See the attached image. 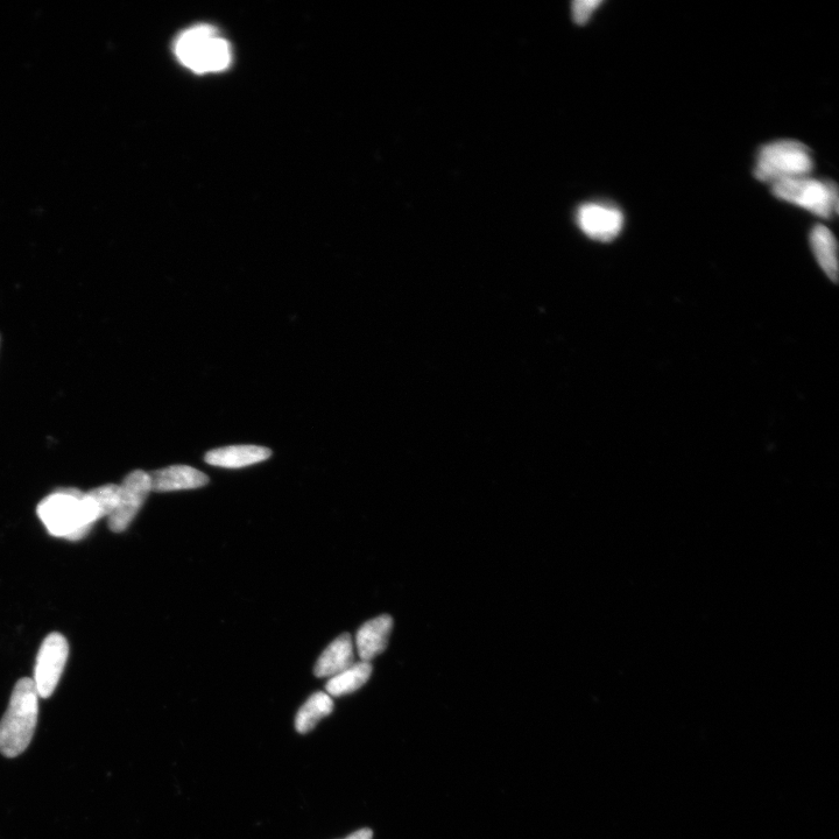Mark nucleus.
<instances>
[{"mask_svg": "<svg viewBox=\"0 0 839 839\" xmlns=\"http://www.w3.org/2000/svg\"><path fill=\"white\" fill-rule=\"evenodd\" d=\"M393 629V619L390 616H379L369 620L356 636V647L359 658L364 662H371L382 654L389 644L390 634Z\"/></svg>", "mask_w": 839, "mask_h": 839, "instance_id": "10", "label": "nucleus"}, {"mask_svg": "<svg viewBox=\"0 0 839 839\" xmlns=\"http://www.w3.org/2000/svg\"><path fill=\"white\" fill-rule=\"evenodd\" d=\"M355 664L354 644L349 633H343L323 651L317 660L316 678H333Z\"/></svg>", "mask_w": 839, "mask_h": 839, "instance_id": "11", "label": "nucleus"}, {"mask_svg": "<svg viewBox=\"0 0 839 839\" xmlns=\"http://www.w3.org/2000/svg\"><path fill=\"white\" fill-rule=\"evenodd\" d=\"M810 245L817 263L827 277L835 282L838 280V257L836 238L824 225H816L810 234Z\"/></svg>", "mask_w": 839, "mask_h": 839, "instance_id": "13", "label": "nucleus"}, {"mask_svg": "<svg viewBox=\"0 0 839 839\" xmlns=\"http://www.w3.org/2000/svg\"><path fill=\"white\" fill-rule=\"evenodd\" d=\"M39 716V694L32 679H20L13 688L9 708L0 722V753L16 758L32 742Z\"/></svg>", "mask_w": 839, "mask_h": 839, "instance_id": "1", "label": "nucleus"}, {"mask_svg": "<svg viewBox=\"0 0 839 839\" xmlns=\"http://www.w3.org/2000/svg\"><path fill=\"white\" fill-rule=\"evenodd\" d=\"M373 833L371 829H361L356 831V833L351 834L349 837L345 839H372Z\"/></svg>", "mask_w": 839, "mask_h": 839, "instance_id": "17", "label": "nucleus"}, {"mask_svg": "<svg viewBox=\"0 0 839 839\" xmlns=\"http://www.w3.org/2000/svg\"><path fill=\"white\" fill-rule=\"evenodd\" d=\"M772 192L778 199L826 220L838 214V189L834 182H823L806 176L774 183Z\"/></svg>", "mask_w": 839, "mask_h": 839, "instance_id": "5", "label": "nucleus"}, {"mask_svg": "<svg viewBox=\"0 0 839 839\" xmlns=\"http://www.w3.org/2000/svg\"><path fill=\"white\" fill-rule=\"evenodd\" d=\"M175 54L183 66L197 74L217 73L232 61L229 42L216 28L195 26L183 32L175 42Z\"/></svg>", "mask_w": 839, "mask_h": 839, "instance_id": "2", "label": "nucleus"}, {"mask_svg": "<svg viewBox=\"0 0 839 839\" xmlns=\"http://www.w3.org/2000/svg\"><path fill=\"white\" fill-rule=\"evenodd\" d=\"M371 674L372 666L370 662H355L354 665L328 681L326 685L327 694L330 697H341L355 693L369 681Z\"/></svg>", "mask_w": 839, "mask_h": 839, "instance_id": "14", "label": "nucleus"}, {"mask_svg": "<svg viewBox=\"0 0 839 839\" xmlns=\"http://www.w3.org/2000/svg\"><path fill=\"white\" fill-rule=\"evenodd\" d=\"M578 227L595 241L611 242L624 228V215L618 208L604 204H584L577 213Z\"/></svg>", "mask_w": 839, "mask_h": 839, "instance_id": "8", "label": "nucleus"}, {"mask_svg": "<svg viewBox=\"0 0 839 839\" xmlns=\"http://www.w3.org/2000/svg\"><path fill=\"white\" fill-rule=\"evenodd\" d=\"M119 502L114 513L109 517L112 532L122 533L128 530L141 507L152 491L150 474L143 470L132 471L119 485Z\"/></svg>", "mask_w": 839, "mask_h": 839, "instance_id": "7", "label": "nucleus"}, {"mask_svg": "<svg viewBox=\"0 0 839 839\" xmlns=\"http://www.w3.org/2000/svg\"><path fill=\"white\" fill-rule=\"evenodd\" d=\"M272 451L259 446H230L209 451L204 460L214 467L238 469L269 460Z\"/></svg>", "mask_w": 839, "mask_h": 839, "instance_id": "12", "label": "nucleus"}, {"mask_svg": "<svg viewBox=\"0 0 839 839\" xmlns=\"http://www.w3.org/2000/svg\"><path fill=\"white\" fill-rule=\"evenodd\" d=\"M83 493L77 489H60L42 500L38 516L49 534L69 541L87 537L91 530L84 519Z\"/></svg>", "mask_w": 839, "mask_h": 839, "instance_id": "4", "label": "nucleus"}, {"mask_svg": "<svg viewBox=\"0 0 839 839\" xmlns=\"http://www.w3.org/2000/svg\"><path fill=\"white\" fill-rule=\"evenodd\" d=\"M814 169L812 150L796 140H779L760 148L754 176L761 182L777 183L806 178Z\"/></svg>", "mask_w": 839, "mask_h": 839, "instance_id": "3", "label": "nucleus"}, {"mask_svg": "<svg viewBox=\"0 0 839 839\" xmlns=\"http://www.w3.org/2000/svg\"><path fill=\"white\" fill-rule=\"evenodd\" d=\"M601 4V0H577L573 3V17L576 23L578 25L587 24L592 13Z\"/></svg>", "mask_w": 839, "mask_h": 839, "instance_id": "16", "label": "nucleus"}, {"mask_svg": "<svg viewBox=\"0 0 839 839\" xmlns=\"http://www.w3.org/2000/svg\"><path fill=\"white\" fill-rule=\"evenodd\" d=\"M334 710V702L327 693H315L302 705L295 717V729L302 735L312 731L322 718Z\"/></svg>", "mask_w": 839, "mask_h": 839, "instance_id": "15", "label": "nucleus"}, {"mask_svg": "<svg viewBox=\"0 0 839 839\" xmlns=\"http://www.w3.org/2000/svg\"><path fill=\"white\" fill-rule=\"evenodd\" d=\"M69 655V645L60 633H51L42 643L37 665H35L34 685L41 699H49L58 687L63 669Z\"/></svg>", "mask_w": 839, "mask_h": 839, "instance_id": "6", "label": "nucleus"}, {"mask_svg": "<svg viewBox=\"0 0 839 839\" xmlns=\"http://www.w3.org/2000/svg\"><path fill=\"white\" fill-rule=\"evenodd\" d=\"M150 477L154 492L195 490L209 483V477L206 474L188 465H172V467L152 472Z\"/></svg>", "mask_w": 839, "mask_h": 839, "instance_id": "9", "label": "nucleus"}]
</instances>
